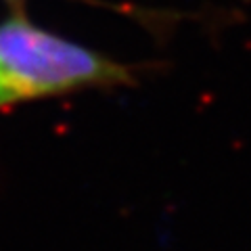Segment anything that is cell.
<instances>
[{
    "label": "cell",
    "instance_id": "6da1fadb",
    "mask_svg": "<svg viewBox=\"0 0 251 251\" xmlns=\"http://www.w3.org/2000/svg\"><path fill=\"white\" fill-rule=\"evenodd\" d=\"M130 82L126 65L38 27L25 15L15 13L0 21V99L4 105Z\"/></svg>",
    "mask_w": 251,
    "mask_h": 251
},
{
    "label": "cell",
    "instance_id": "7a4b0ae2",
    "mask_svg": "<svg viewBox=\"0 0 251 251\" xmlns=\"http://www.w3.org/2000/svg\"><path fill=\"white\" fill-rule=\"evenodd\" d=\"M0 107H4V103H2V99H0Z\"/></svg>",
    "mask_w": 251,
    "mask_h": 251
}]
</instances>
